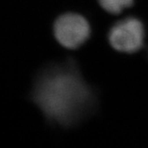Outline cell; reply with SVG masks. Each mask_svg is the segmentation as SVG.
Masks as SVG:
<instances>
[{"mask_svg": "<svg viewBox=\"0 0 148 148\" xmlns=\"http://www.w3.org/2000/svg\"><path fill=\"white\" fill-rule=\"evenodd\" d=\"M90 91L78 75L53 70L36 83L33 99L45 114L59 123H69L89 101Z\"/></svg>", "mask_w": 148, "mask_h": 148, "instance_id": "1", "label": "cell"}, {"mask_svg": "<svg viewBox=\"0 0 148 148\" xmlns=\"http://www.w3.org/2000/svg\"><path fill=\"white\" fill-rule=\"evenodd\" d=\"M54 36L64 47L74 49L80 47L90 36V26L83 16L65 13L58 16L53 25Z\"/></svg>", "mask_w": 148, "mask_h": 148, "instance_id": "2", "label": "cell"}, {"mask_svg": "<svg viewBox=\"0 0 148 148\" xmlns=\"http://www.w3.org/2000/svg\"><path fill=\"white\" fill-rule=\"evenodd\" d=\"M143 23L134 17L117 22L109 34L112 47L123 53H134L139 50L143 46Z\"/></svg>", "mask_w": 148, "mask_h": 148, "instance_id": "3", "label": "cell"}, {"mask_svg": "<svg viewBox=\"0 0 148 148\" xmlns=\"http://www.w3.org/2000/svg\"><path fill=\"white\" fill-rule=\"evenodd\" d=\"M101 6L112 14H119L124 8L132 5L133 0H99Z\"/></svg>", "mask_w": 148, "mask_h": 148, "instance_id": "4", "label": "cell"}]
</instances>
